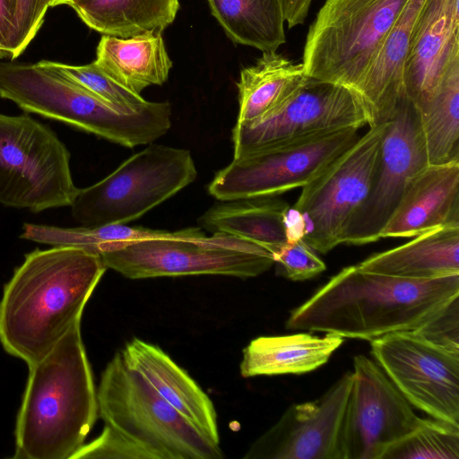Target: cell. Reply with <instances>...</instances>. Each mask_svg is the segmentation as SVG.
<instances>
[{"label": "cell", "mask_w": 459, "mask_h": 459, "mask_svg": "<svg viewBox=\"0 0 459 459\" xmlns=\"http://www.w3.org/2000/svg\"><path fill=\"white\" fill-rule=\"evenodd\" d=\"M108 268L99 254L74 247L25 255L0 299V342L28 366L45 357L77 322Z\"/></svg>", "instance_id": "6da1fadb"}, {"label": "cell", "mask_w": 459, "mask_h": 459, "mask_svg": "<svg viewBox=\"0 0 459 459\" xmlns=\"http://www.w3.org/2000/svg\"><path fill=\"white\" fill-rule=\"evenodd\" d=\"M459 295V274L412 280L342 269L293 309L286 328L372 341L413 331Z\"/></svg>", "instance_id": "7a4b0ae2"}, {"label": "cell", "mask_w": 459, "mask_h": 459, "mask_svg": "<svg viewBox=\"0 0 459 459\" xmlns=\"http://www.w3.org/2000/svg\"><path fill=\"white\" fill-rule=\"evenodd\" d=\"M100 435L76 452L80 458L221 459L219 444L173 408L117 352L97 390Z\"/></svg>", "instance_id": "3957f363"}, {"label": "cell", "mask_w": 459, "mask_h": 459, "mask_svg": "<svg viewBox=\"0 0 459 459\" xmlns=\"http://www.w3.org/2000/svg\"><path fill=\"white\" fill-rule=\"evenodd\" d=\"M28 368L13 457L71 459L84 444L99 414L81 321Z\"/></svg>", "instance_id": "277c9868"}, {"label": "cell", "mask_w": 459, "mask_h": 459, "mask_svg": "<svg viewBox=\"0 0 459 459\" xmlns=\"http://www.w3.org/2000/svg\"><path fill=\"white\" fill-rule=\"evenodd\" d=\"M0 98L26 113L65 123L112 143L133 148L151 143L171 126L168 101L143 111L122 113L74 81L52 61L0 63Z\"/></svg>", "instance_id": "5b68a950"}, {"label": "cell", "mask_w": 459, "mask_h": 459, "mask_svg": "<svg viewBox=\"0 0 459 459\" xmlns=\"http://www.w3.org/2000/svg\"><path fill=\"white\" fill-rule=\"evenodd\" d=\"M99 255L104 264L129 279L163 276H258L274 264L271 251L255 243L200 227L155 238L117 243Z\"/></svg>", "instance_id": "8992f818"}, {"label": "cell", "mask_w": 459, "mask_h": 459, "mask_svg": "<svg viewBox=\"0 0 459 459\" xmlns=\"http://www.w3.org/2000/svg\"><path fill=\"white\" fill-rule=\"evenodd\" d=\"M188 150L151 144L132 155L100 181L79 191L72 215L82 226L126 224L195 180Z\"/></svg>", "instance_id": "52a82bcc"}, {"label": "cell", "mask_w": 459, "mask_h": 459, "mask_svg": "<svg viewBox=\"0 0 459 459\" xmlns=\"http://www.w3.org/2000/svg\"><path fill=\"white\" fill-rule=\"evenodd\" d=\"M406 1L326 0L307 34V76L355 91Z\"/></svg>", "instance_id": "ba28073f"}, {"label": "cell", "mask_w": 459, "mask_h": 459, "mask_svg": "<svg viewBox=\"0 0 459 459\" xmlns=\"http://www.w3.org/2000/svg\"><path fill=\"white\" fill-rule=\"evenodd\" d=\"M70 157L56 133L29 113H0V204L32 212L70 206L79 191Z\"/></svg>", "instance_id": "9c48e42d"}, {"label": "cell", "mask_w": 459, "mask_h": 459, "mask_svg": "<svg viewBox=\"0 0 459 459\" xmlns=\"http://www.w3.org/2000/svg\"><path fill=\"white\" fill-rule=\"evenodd\" d=\"M389 122L369 130L304 186L288 214L289 236L326 254L342 244L347 223L368 195Z\"/></svg>", "instance_id": "30bf717a"}, {"label": "cell", "mask_w": 459, "mask_h": 459, "mask_svg": "<svg viewBox=\"0 0 459 459\" xmlns=\"http://www.w3.org/2000/svg\"><path fill=\"white\" fill-rule=\"evenodd\" d=\"M349 127L310 139L233 158L208 185L219 201L277 196L303 187L359 138Z\"/></svg>", "instance_id": "8fae6325"}, {"label": "cell", "mask_w": 459, "mask_h": 459, "mask_svg": "<svg viewBox=\"0 0 459 459\" xmlns=\"http://www.w3.org/2000/svg\"><path fill=\"white\" fill-rule=\"evenodd\" d=\"M368 124L367 111L354 91L308 77L273 112L251 122H237L232 130L233 158Z\"/></svg>", "instance_id": "7c38bea8"}, {"label": "cell", "mask_w": 459, "mask_h": 459, "mask_svg": "<svg viewBox=\"0 0 459 459\" xmlns=\"http://www.w3.org/2000/svg\"><path fill=\"white\" fill-rule=\"evenodd\" d=\"M424 420L377 363L364 355L354 357L340 433L341 459H382Z\"/></svg>", "instance_id": "4fadbf2b"}, {"label": "cell", "mask_w": 459, "mask_h": 459, "mask_svg": "<svg viewBox=\"0 0 459 459\" xmlns=\"http://www.w3.org/2000/svg\"><path fill=\"white\" fill-rule=\"evenodd\" d=\"M371 354L416 408L459 426V353L435 346L411 331L370 341Z\"/></svg>", "instance_id": "5bb4252c"}, {"label": "cell", "mask_w": 459, "mask_h": 459, "mask_svg": "<svg viewBox=\"0 0 459 459\" xmlns=\"http://www.w3.org/2000/svg\"><path fill=\"white\" fill-rule=\"evenodd\" d=\"M428 165L419 112L406 97L388 124L368 195L350 218L342 243L377 241L409 182Z\"/></svg>", "instance_id": "9a60e30c"}, {"label": "cell", "mask_w": 459, "mask_h": 459, "mask_svg": "<svg viewBox=\"0 0 459 459\" xmlns=\"http://www.w3.org/2000/svg\"><path fill=\"white\" fill-rule=\"evenodd\" d=\"M352 382L344 373L318 399L290 405L245 459H341L340 433Z\"/></svg>", "instance_id": "2e32d148"}, {"label": "cell", "mask_w": 459, "mask_h": 459, "mask_svg": "<svg viewBox=\"0 0 459 459\" xmlns=\"http://www.w3.org/2000/svg\"><path fill=\"white\" fill-rule=\"evenodd\" d=\"M459 61V0H426L403 65L407 98L420 109Z\"/></svg>", "instance_id": "e0dca14e"}, {"label": "cell", "mask_w": 459, "mask_h": 459, "mask_svg": "<svg viewBox=\"0 0 459 459\" xmlns=\"http://www.w3.org/2000/svg\"><path fill=\"white\" fill-rule=\"evenodd\" d=\"M459 226V161L429 164L409 182L381 238L416 237Z\"/></svg>", "instance_id": "ac0fdd59"}, {"label": "cell", "mask_w": 459, "mask_h": 459, "mask_svg": "<svg viewBox=\"0 0 459 459\" xmlns=\"http://www.w3.org/2000/svg\"><path fill=\"white\" fill-rule=\"evenodd\" d=\"M425 1H406L354 91L367 111L369 126L392 121L407 97L403 86L404 60Z\"/></svg>", "instance_id": "d6986e66"}, {"label": "cell", "mask_w": 459, "mask_h": 459, "mask_svg": "<svg viewBox=\"0 0 459 459\" xmlns=\"http://www.w3.org/2000/svg\"><path fill=\"white\" fill-rule=\"evenodd\" d=\"M121 352L126 364L141 373L162 398L205 437L220 445L212 402L168 354L138 338L127 342Z\"/></svg>", "instance_id": "ffe728a7"}, {"label": "cell", "mask_w": 459, "mask_h": 459, "mask_svg": "<svg viewBox=\"0 0 459 459\" xmlns=\"http://www.w3.org/2000/svg\"><path fill=\"white\" fill-rule=\"evenodd\" d=\"M365 272L412 280L459 274V226H444L357 264Z\"/></svg>", "instance_id": "44dd1931"}, {"label": "cell", "mask_w": 459, "mask_h": 459, "mask_svg": "<svg viewBox=\"0 0 459 459\" xmlns=\"http://www.w3.org/2000/svg\"><path fill=\"white\" fill-rule=\"evenodd\" d=\"M290 209L276 196L219 201L198 219V224L212 233L260 245L273 255L289 240Z\"/></svg>", "instance_id": "7402d4cb"}, {"label": "cell", "mask_w": 459, "mask_h": 459, "mask_svg": "<svg viewBox=\"0 0 459 459\" xmlns=\"http://www.w3.org/2000/svg\"><path fill=\"white\" fill-rule=\"evenodd\" d=\"M342 342V337L333 333L260 336L243 350L240 375L252 377L308 373L325 365Z\"/></svg>", "instance_id": "603a6c76"}, {"label": "cell", "mask_w": 459, "mask_h": 459, "mask_svg": "<svg viewBox=\"0 0 459 459\" xmlns=\"http://www.w3.org/2000/svg\"><path fill=\"white\" fill-rule=\"evenodd\" d=\"M94 62L114 81L138 94L151 85L163 84L172 67L159 32L131 38L103 35Z\"/></svg>", "instance_id": "cb8c5ba5"}, {"label": "cell", "mask_w": 459, "mask_h": 459, "mask_svg": "<svg viewBox=\"0 0 459 459\" xmlns=\"http://www.w3.org/2000/svg\"><path fill=\"white\" fill-rule=\"evenodd\" d=\"M307 78L302 63L276 51L263 52L255 65L240 72L237 122H251L273 112L290 100Z\"/></svg>", "instance_id": "d4e9b609"}, {"label": "cell", "mask_w": 459, "mask_h": 459, "mask_svg": "<svg viewBox=\"0 0 459 459\" xmlns=\"http://www.w3.org/2000/svg\"><path fill=\"white\" fill-rule=\"evenodd\" d=\"M66 4L91 29L118 38L161 33L179 8L178 0H69Z\"/></svg>", "instance_id": "484cf974"}, {"label": "cell", "mask_w": 459, "mask_h": 459, "mask_svg": "<svg viewBox=\"0 0 459 459\" xmlns=\"http://www.w3.org/2000/svg\"><path fill=\"white\" fill-rule=\"evenodd\" d=\"M212 14L236 44L276 51L286 41L281 0H207Z\"/></svg>", "instance_id": "4316f807"}, {"label": "cell", "mask_w": 459, "mask_h": 459, "mask_svg": "<svg viewBox=\"0 0 459 459\" xmlns=\"http://www.w3.org/2000/svg\"><path fill=\"white\" fill-rule=\"evenodd\" d=\"M418 112L429 164L459 161V61Z\"/></svg>", "instance_id": "83f0119b"}, {"label": "cell", "mask_w": 459, "mask_h": 459, "mask_svg": "<svg viewBox=\"0 0 459 459\" xmlns=\"http://www.w3.org/2000/svg\"><path fill=\"white\" fill-rule=\"evenodd\" d=\"M169 231L126 224L64 228L24 223L20 238L51 247H74L99 254L109 245L160 237Z\"/></svg>", "instance_id": "f1b7e54d"}, {"label": "cell", "mask_w": 459, "mask_h": 459, "mask_svg": "<svg viewBox=\"0 0 459 459\" xmlns=\"http://www.w3.org/2000/svg\"><path fill=\"white\" fill-rule=\"evenodd\" d=\"M459 426L431 419L393 444L382 459H458Z\"/></svg>", "instance_id": "f546056e"}, {"label": "cell", "mask_w": 459, "mask_h": 459, "mask_svg": "<svg viewBox=\"0 0 459 459\" xmlns=\"http://www.w3.org/2000/svg\"><path fill=\"white\" fill-rule=\"evenodd\" d=\"M53 64L63 74L122 113L140 112L152 103L144 100L141 94L114 81L95 62L84 65H71L57 62Z\"/></svg>", "instance_id": "4dcf8cb0"}, {"label": "cell", "mask_w": 459, "mask_h": 459, "mask_svg": "<svg viewBox=\"0 0 459 459\" xmlns=\"http://www.w3.org/2000/svg\"><path fill=\"white\" fill-rule=\"evenodd\" d=\"M279 273L291 281H305L326 269L325 264L302 237L290 238L273 254Z\"/></svg>", "instance_id": "1f68e13d"}, {"label": "cell", "mask_w": 459, "mask_h": 459, "mask_svg": "<svg viewBox=\"0 0 459 459\" xmlns=\"http://www.w3.org/2000/svg\"><path fill=\"white\" fill-rule=\"evenodd\" d=\"M411 332L435 346L459 353V295Z\"/></svg>", "instance_id": "d6a6232c"}, {"label": "cell", "mask_w": 459, "mask_h": 459, "mask_svg": "<svg viewBox=\"0 0 459 459\" xmlns=\"http://www.w3.org/2000/svg\"><path fill=\"white\" fill-rule=\"evenodd\" d=\"M54 0H16L14 32L10 56L18 57L40 29L48 7Z\"/></svg>", "instance_id": "836d02e7"}, {"label": "cell", "mask_w": 459, "mask_h": 459, "mask_svg": "<svg viewBox=\"0 0 459 459\" xmlns=\"http://www.w3.org/2000/svg\"><path fill=\"white\" fill-rule=\"evenodd\" d=\"M16 0H0V46L10 55L14 32Z\"/></svg>", "instance_id": "e575fe53"}, {"label": "cell", "mask_w": 459, "mask_h": 459, "mask_svg": "<svg viewBox=\"0 0 459 459\" xmlns=\"http://www.w3.org/2000/svg\"><path fill=\"white\" fill-rule=\"evenodd\" d=\"M313 0H281V9L288 28L303 24Z\"/></svg>", "instance_id": "d590c367"}, {"label": "cell", "mask_w": 459, "mask_h": 459, "mask_svg": "<svg viewBox=\"0 0 459 459\" xmlns=\"http://www.w3.org/2000/svg\"><path fill=\"white\" fill-rule=\"evenodd\" d=\"M68 1L69 0H54L51 7L60 5V4H66Z\"/></svg>", "instance_id": "8d00e7d4"}, {"label": "cell", "mask_w": 459, "mask_h": 459, "mask_svg": "<svg viewBox=\"0 0 459 459\" xmlns=\"http://www.w3.org/2000/svg\"><path fill=\"white\" fill-rule=\"evenodd\" d=\"M10 56L9 53L0 46V58Z\"/></svg>", "instance_id": "74e56055"}]
</instances>
